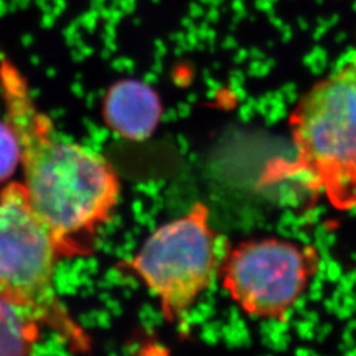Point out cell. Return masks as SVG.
<instances>
[{
	"instance_id": "1",
	"label": "cell",
	"mask_w": 356,
	"mask_h": 356,
	"mask_svg": "<svg viewBox=\"0 0 356 356\" xmlns=\"http://www.w3.org/2000/svg\"><path fill=\"white\" fill-rule=\"evenodd\" d=\"M0 90L33 211L51 231L63 259L91 254L98 229L111 220L120 201L114 166L102 154L61 136L8 60L0 64Z\"/></svg>"
},
{
	"instance_id": "2",
	"label": "cell",
	"mask_w": 356,
	"mask_h": 356,
	"mask_svg": "<svg viewBox=\"0 0 356 356\" xmlns=\"http://www.w3.org/2000/svg\"><path fill=\"white\" fill-rule=\"evenodd\" d=\"M294 157L268 163L261 179L289 181L338 211L356 209V47L314 83L289 116Z\"/></svg>"
},
{
	"instance_id": "3",
	"label": "cell",
	"mask_w": 356,
	"mask_h": 356,
	"mask_svg": "<svg viewBox=\"0 0 356 356\" xmlns=\"http://www.w3.org/2000/svg\"><path fill=\"white\" fill-rule=\"evenodd\" d=\"M63 256L33 211L23 182L0 191V293L56 332L73 353L91 351L89 334L72 317L54 282Z\"/></svg>"
},
{
	"instance_id": "4",
	"label": "cell",
	"mask_w": 356,
	"mask_h": 356,
	"mask_svg": "<svg viewBox=\"0 0 356 356\" xmlns=\"http://www.w3.org/2000/svg\"><path fill=\"white\" fill-rule=\"evenodd\" d=\"M229 250L210 225L209 207L197 202L185 216L154 229L119 268L139 279L157 298L166 322L176 325L219 277Z\"/></svg>"
},
{
	"instance_id": "5",
	"label": "cell",
	"mask_w": 356,
	"mask_h": 356,
	"mask_svg": "<svg viewBox=\"0 0 356 356\" xmlns=\"http://www.w3.org/2000/svg\"><path fill=\"white\" fill-rule=\"evenodd\" d=\"M313 245L279 238L247 241L225 256L219 277L231 300L251 318L285 321L318 273Z\"/></svg>"
},
{
	"instance_id": "6",
	"label": "cell",
	"mask_w": 356,
	"mask_h": 356,
	"mask_svg": "<svg viewBox=\"0 0 356 356\" xmlns=\"http://www.w3.org/2000/svg\"><path fill=\"white\" fill-rule=\"evenodd\" d=\"M106 124L122 138L148 139L163 116L159 92L141 79L126 78L113 83L103 99Z\"/></svg>"
},
{
	"instance_id": "7",
	"label": "cell",
	"mask_w": 356,
	"mask_h": 356,
	"mask_svg": "<svg viewBox=\"0 0 356 356\" xmlns=\"http://www.w3.org/2000/svg\"><path fill=\"white\" fill-rule=\"evenodd\" d=\"M38 321L0 293V355H26L40 339Z\"/></svg>"
},
{
	"instance_id": "8",
	"label": "cell",
	"mask_w": 356,
	"mask_h": 356,
	"mask_svg": "<svg viewBox=\"0 0 356 356\" xmlns=\"http://www.w3.org/2000/svg\"><path fill=\"white\" fill-rule=\"evenodd\" d=\"M20 165V148L11 126L0 122V182L8 179Z\"/></svg>"
}]
</instances>
